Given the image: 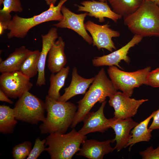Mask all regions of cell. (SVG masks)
Returning a JSON list of instances; mask_svg holds the SVG:
<instances>
[{
  "label": "cell",
  "instance_id": "obj_35",
  "mask_svg": "<svg viewBox=\"0 0 159 159\" xmlns=\"http://www.w3.org/2000/svg\"><path fill=\"white\" fill-rule=\"evenodd\" d=\"M144 1L152 2L159 5V0H144Z\"/></svg>",
  "mask_w": 159,
  "mask_h": 159
},
{
  "label": "cell",
  "instance_id": "obj_27",
  "mask_svg": "<svg viewBox=\"0 0 159 159\" xmlns=\"http://www.w3.org/2000/svg\"><path fill=\"white\" fill-rule=\"evenodd\" d=\"M3 7L0 11L10 13L11 12H21L23 9L20 0H4Z\"/></svg>",
  "mask_w": 159,
  "mask_h": 159
},
{
  "label": "cell",
  "instance_id": "obj_23",
  "mask_svg": "<svg viewBox=\"0 0 159 159\" xmlns=\"http://www.w3.org/2000/svg\"><path fill=\"white\" fill-rule=\"evenodd\" d=\"M116 14L125 17L135 12L144 0H108Z\"/></svg>",
  "mask_w": 159,
  "mask_h": 159
},
{
  "label": "cell",
  "instance_id": "obj_34",
  "mask_svg": "<svg viewBox=\"0 0 159 159\" xmlns=\"http://www.w3.org/2000/svg\"><path fill=\"white\" fill-rule=\"evenodd\" d=\"M46 4L49 6L51 4L55 5L57 0H44Z\"/></svg>",
  "mask_w": 159,
  "mask_h": 159
},
{
  "label": "cell",
  "instance_id": "obj_32",
  "mask_svg": "<svg viewBox=\"0 0 159 159\" xmlns=\"http://www.w3.org/2000/svg\"><path fill=\"white\" fill-rule=\"evenodd\" d=\"M153 118V121L149 128L153 130H159V109L156 110V113Z\"/></svg>",
  "mask_w": 159,
  "mask_h": 159
},
{
  "label": "cell",
  "instance_id": "obj_28",
  "mask_svg": "<svg viewBox=\"0 0 159 159\" xmlns=\"http://www.w3.org/2000/svg\"><path fill=\"white\" fill-rule=\"evenodd\" d=\"M46 139L41 140L39 138H37L34 145L27 159H36L44 151H45Z\"/></svg>",
  "mask_w": 159,
  "mask_h": 159
},
{
  "label": "cell",
  "instance_id": "obj_36",
  "mask_svg": "<svg viewBox=\"0 0 159 159\" xmlns=\"http://www.w3.org/2000/svg\"><path fill=\"white\" fill-rule=\"evenodd\" d=\"M4 0H0V5L3 4V2Z\"/></svg>",
  "mask_w": 159,
  "mask_h": 159
},
{
  "label": "cell",
  "instance_id": "obj_24",
  "mask_svg": "<svg viewBox=\"0 0 159 159\" xmlns=\"http://www.w3.org/2000/svg\"><path fill=\"white\" fill-rule=\"evenodd\" d=\"M13 108L5 105L0 106V132L7 134L13 132L17 123Z\"/></svg>",
  "mask_w": 159,
  "mask_h": 159
},
{
  "label": "cell",
  "instance_id": "obj_5",
  "mask_svg": "<svg viewBox=\"0 0 159 159\" xmlns=\"http://www.w3.org/2000/svg\"><path fill=\"white\" fill-rule=\"evenodd\" d=\"M67 0H60L56 6L51 4L47 10L32 17L24 18L17 14L14 15L8 27L9 32L7 34L8 38H23L31 29L38 25L50 21H60L63 18L62 7Z\"/></svg>",
  "mask_w": 159,
  "mask_h": 159
},
{
  "label": "cell",
  "instance_id": "obj_16",
  "mask_svg": "<svg viewBox=\"0 0 159 159\" xmlns=\"http://www.w3.org/2000/svg\"><path fill=\"white\" fill-rule=\"evenodd\" d=\"M139 123L134 121L131 118L122 120H117L111 125V128L114 130L115 134L113 142L116 143L114 150L120 151L126 146L131 138V131Z\"/></svg>",
  "mask_w": 159,
  "mask_h": 159
},
{
  "label": "cell",
  "instance_id": "obj_6",
  "mask_svg": "<svg viewBox=\"0 0 159 159\" xmlns=\"http://www.w3.org/2000/svg\"><path fill=\"white\" fill-rule=\"evenodd\" d=\"M13 109L17 120L37 124L46 118L45 102L29 91L19 98Z\"/></svg>",
  "mask_w": 159,
  "mask_h": 159
},
{
  "label": "cell",
  "instance_id": "obj_14",
  "mask_svg": "<svg viewBox=\"0 0 159 159\" xmlns=\"http://www.w3.org/2000/svg\"><path fill=\"white\" fill-rule=\"evenodd\" d=\"M82 5H77L78 11H85L88 13V16L98 19L99 21H105V18L112 19L116 23L122 16L112 10L107 2L100 1H85L81 3Z\"/></svg>",
  "mask_w": 159,
  "mask_h": 159
},
{
  "label": "cell",
  "instance_id": "obj_9",
  "mask_svg": "<svg viewBox=\"0 0 159 159\" xmlns=\"http://www.w3.org/2000/svg\"><path fill=\"white\" fill-rule=\"evenodd\" d=\"M109 98V104L114 110V117L120 120L134 116L139 107L148 100L147 99L136 100L122 92L117 91Z\"/></svg>",
  "mask_w": 159,
  "mask_h": 159
},
{
  "label": "cell",
  "instance_id": "obj_3",
  "mask_svg": "<svg viewBox=\"0 0 159 159\" xmlns=\"http://www.w3.org/2000/svg\"><path fill=\"white\" fill-rule=\"evenodd\" d=\"M132 33L144 37H159V5L144 1L134 13L123 17Z\"/></svg>",
  "mask_w": 159,
  "mask_h": 159
},
{
  "label": "cell",
  "instance_id": "obj_25",
  "mask_svg": "<svg viewBox=\"0 0 159 159\" xmlns=\"http://www.w3.org/2000/svg\"><path fill=\"white\" fill-rule=\"evenodd\" d=\"M40 52L38 50L32 51L26 58L19 70L23 74L30 79L38 72V63Z\"/></svg>",
  "mask_w": 159,
  "mask_h": 159
},
{
  "label": "cell",
  "instance_id": "obj_11",
  "mask_svg": "<svg viewBox=\"0 0 159 159\" xmlns=\"http://www.w3.org/2000/svg\"><path fill=\"white\" fill-rule=\"evenodd\" d=\"M61 11L63 19L59 22L53 24L57 28H68L72 30L82 37L89 44H92V39L86 31L84 21L88 13L76 14L70 10L65 6H62Z\"/></svg>",
  "mask_w": 159,
  "mask_h": 159
},
{
  "label": "cell",
  "instance_id": "obj_17",
  "mask_svg": "<svg viewBox=\"0 0 159 159\" xmlns=\"http://www.w3.org/2000/svg\"><path fill=\"white\" fill-rule=\"evenodd\" d=\"M42 48L38 63V74L36 85L41 86L45 85V67L46 59L49 50L58 37L57 28H51L47 34L42 35Z\"/></svg>",
  "mask_w": 159,
  "mask_h": 159
},
{
  "label": "cell",
  "instance_id": "obj_37",
  "mask_svg": "<svg viewBox=\"0 0 159 159\" xmlns=\"http://www.w3.org/2000/svg\"><path fill=\"white\" fill-rule=\"evenodd\" d=\"M99 1L102 2H105L107 0H98Z\"/></svg>",
  "mask_w": 159,
  "mask_h": 159
},
{
  "label": "cell",
  "instance_id": "obj_1",
  "mask_svg": "<svg viewBox=\"0 0 159 159\" xmlns=\"http://www.w3.org/2000/svg\"><path fill=\"white\" fill-rule=\"evenodd\" d=\"M95 77L89 90L83 98L77 102V110L70 126L72 128H74L83 121L97 102L102 103L106 100L107 97H110L117 91L104 68H102Z\"/></svg>",
  "mask_w": 159,
  "mask_h": 159
},
{
  "label": "cell",
  "instance_id": "obj_7",
  "mask_svg": "<svg viewBox=\"0 0 159 159\" xmlns=\"http://www.w3.org/2000/svg\"><path fill=\"white\" fill-rule=\"evenodd\" d=\"M151 67L148 66L142 69L133 72L122 70L115 66H109L107 73L110 80L117 90L131 97L135 88L143 85H147L148 75Z\"/></svg>",
  "mask_w": 159,
  "mask_h": 159
},
{
  "label": "cell",
  "instance_id": "obj_22",
  "mask_svg": "<svg viewBox=\"0 0 159 159\" xmlns=\"http://www.w3.org/2000/svg\"><path fill=\"white\" fill-rule=\"evenodd\" d=\"M70 69L69 66L64 67L56 74L52 73L49 81L50 85L48 92V95L50 98L58 100L60 97L59 91L64 86Z\"/></svg>",
  "mask_w": 159,
  "mask_h": 159
},
{
  "label": "cell",
  "instance_id": "obj_33",
  "mask_svg": "<svg viewBox=\"0 0 159 159\" xmlns=\"http://www.w3.org/2000/svg\"><path fill=\"white\" fill-rule=\"evenodd\" d=\"M0 101L5 102L10 104H12L13 102L9 98V97L5 93L0 89Z\"/></svg>",
  "mask_w": 159,
  "mask_h": 159
},
{
  "label": "cell",
  "instance_id": "obj_8",
  "mask_svg": "<svg viewBox=\"0 0 159 159\" xmlns=\"http://www.w3.org/2000/svg\"><path fill=\"white\" fill-rule=\"evenodd\" d=\"M33 85L30 79L19 71L2 73L0 76V89L10 98H19Z\"/></svg>",
  "mask_w": 159,
  "mask_h": 159
},
{
  "label": "cell",
  "instance_id": "obj_12",
  "mask_svg": "<svg viewBox=\"0 0 159 159\" xmlns=\"http://www.w3.org/2000/svg\"><path fill=\"white\" fill-rule=\"evenodd\" d=\"M106 103L105 100L97 111L90 112L87 114L83 121V126L78 131L81 135L85 136L91 132L103 133L111 128V125L117 119L114 117L108 119L105 117L104 110Z\"/></svg>",
  "mask_w": 159,
  "mask_h": 159
},
{
  "label": "cell",
  "instance_id": "obj_4",
  "mask_svg": "<svg viewBox=\"0 0 159 159\" xmlns=\"http://www.w3.org/2000/svg\"><path fill=\"white\" fill-rule=\"evenodd\" d=\"M86 139V135H81L74 128L67 134L50 133L46 139L45 145L48 147L45 151L51 159H71Z\"/></svg>",
  "mask_w": 159,
  "mask_h": 159
},
{
  "label": "cell",
  "instance_id": "obj_21",
  "mask_svg": "<svg viewBox=\"0 0 159 159\" xmlns=\"http://www.w3.org/2000/svg\"><path fill=\"white\" fill-rule=\"evenodd\" d=\"M156 112L154 111L148 117L139 123L131 131V138L126 148L130 146L129 150L133 145L141 142H149L152 137L153 130L148 127L150 120Z\"/></svg>",
  "mask_w": 159,
  "mask_h": 159
},
{
  "label": "cell",
  "instance_id": "obj_15",
  "mask_svg": "<svg viewBox=\"0 0 159 159\" xmlns=\"http://www.w3.org/2000/svg\"><path fill=\"white\" fill-rule=\"evenodd\" d=\"M113 143L112 140L100 141L94 139H86L76 155L89 159H102L105 155L114 150L111 145Z\"/></svg>",
  "mask_w": 159,
  "mask_h": 159
},
{
  "label": "cell",
  "instance_id": "obj_31",
  "mask_svg": "<svg viewBox=\"0 0 159 159\" xmlns=\"http://www.w3.org/2000/svg\"><path fill=\"white\" fill-rule=\"evenodd\" d=\"M12 19L10 13L0 11V35L8 29L9 24Z\"/></svg>",
  "mask_w": 159,
  "mask_h": 159
},
{
  "label": "cell",
  "instance_id": "obj_20",
  "mask_svg": "<svg viewBox=\"0 0 159 159\" xmlns=\"http://www.w3.org/2000/svg\"><path fill=\"white\" fill-rule=\"evenodd\" d=\"M32 51L24 46L16 49L5 60L0 62V72L19 71L24 60Z\"/></svg>",
  "mask_w": 159,
  "mask_h": 159
},
{
  "label": "cell",
  "instance_id": "obj_10",
  "mask_svg": "<svg viewBox=\"0 0 159 159\" xmlns=\"http://www.w3.org/2000/svg\"><path fill=\"white\" fill-rule=\"evenodd\" d=\"M85 26L92 36L93 46H96L99 50L104 48L111 52L113 49H116L112 38L119 37V32L110 29L107 24L100 25L90 20L86 22Z\"/></svg>",
  "mask_w": 159,
  "mask_h": 159
},
{
  "label": "cell",
  "instance_id": "obj_13",
  "mask_svg": "<svg viewBox=\"0 0 159 159\" xmlns=\"http://www.w3.org/2000/svg\"><path fill=\"white\" fill-rule=\"evenodd\" d=\"M143 38L140 35L135 34L128 43L120 49L107 55L94 58L92 61L93 65L96 67L116 66L122 69L119 63L122 60L127 64L130 63V59L127 55L129 50L131 48L140 42Z\"/></svg>",
  "mask_w": 159,
  "mask_h": 159
},
{
  "label": "cell",
  "instance_id": "obj_18",
  "mask_svg": "<svg viewBox=\"0 0 159 159\" xmlns=\"http://www.w3.org/2000/svg\"><path fill=\"white\" fill-rule=\"evenodd\" d=\"M95 77L86 79L79 75L77 68L74 67L72 72V78L69 85L64 89V92L57 101L66 102L78 95L84 94L90 84L95 79Z\"/></svg>",
  "mask_w": 159,
  "mask_h": 159
},
{
  "label": "cell",
  "instance_id": "obj_29",
  "mask_svg": "<svg viewBox=\"0 0 159 159\" xmlns=\"http://www.w3.org/2000/svg\"><path fill=\"white\" fill-rule=\"evenodd\" d=\"M139 153L143 159H159V145L155 149L150 146Z\"/></svg>",
  "mask_w": 159,
  "mask_h": 159
},
{
  "label": "cell",
  "instance_id": "obj_26",
  "mask_svg": "<svg viewBox=\"0 0 159 159\" xmlns=\"http://www.w3.org/2000/svg\"><path fill=\"white\" fill-rule=\"evenodd\" d=\"M32 144L25 141L14 147L12 153L14 159H24L29 155L32 149Z\"/></svg>",
  "mask_w": 159,
  "mask_h": 159
},
{
  "label": "cell",
  "instance_id": "obj_2",
  "mask_svg": "<svg viewBox=\"0 0 159 159\" xmlns=\"http://www.w3.org/2000/svg\"><path fill=\"white\" fill-rule=\"evenodd\" d=\"M44 102L47 114L39 127L41 133H65L72 124L77 107L70 102L59 101L48 95Z\"/></svg>",
  "mask_w": 159,
  "mask_h": 159
},
{
  "label": "cell",
  "instance_id": "obj_30",
  "mask_svg": "<svg viewBox=\"0 0 159 159\" xmlns=\"http://www.w3.org/2000/svg\"><path fill=\"white\" fill-rule=\"evenodd\" d=\"M153 87H159V68L150 71L147 79V85Z\"/></svg>",
  "mask_w": 159,
  "mask_h": 159
},
{
  "label": "cell",
  "instance_id": "obj_19",
  "mask_svg": "<svg viewBox=\"0 0 159 159\" xmlns=\"http://www.w3.org/2000/svg\"><path fill=\"white\" fill-rule=\"evenodd\" d=\"M65 43L61 37L53 43L48 53L47 67L52 73H56L64 67L67 62L64 53Z\"/></svg>",
  "mask_w": 159,
  "mask_h": 159
}]
</instances>
